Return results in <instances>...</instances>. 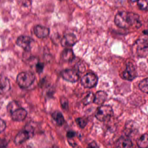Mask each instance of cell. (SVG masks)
<instances>
[{
	"instance_id": "52a82bcc",
	"label": "cell",
	"mask_w": 148,
	"mask_h": 148,
	"mask_svg": "<svg viewBox=\"0 0 148 148\" xmlns=\"http://www.w3.org/2000/svg\"><path fill=\"white\" fill-rule=\"evenodd\" d=\"M61 75L64 80L71 83H76L79 78V72L76 69H65L61 72Z\"/></svg>"
},
{
	"instance_id": "4dcf8cb0",
	"label": "cell",
	"mask_w": 148,
	"mask_h": 148,
	"mask_svg": "<svg viewBox=\"0 0 148 148\" xmlns=\"http://www.w3.org/2000/svg\"><path fill=\"white\" fill-rule=\"evenodd\" d=\"M138 1V0H131V1L132 2H136V1Z\"/></svg>"
},
{
	"instance_id": "cb8c5ba5",
	"label": "cell",
	"mask_w": 148,
	"mask_h": 148,
	"mask_svg": "<svg viewBox=\"0 0 148 148\" xmlns=\"http://www.w3.org/2000/svg\"><path fill=\"white\" fill-rule=\"evenodd\" d=\"M19 107L18 104L14 101V102H12L9 104V105L8 106V110L11 113H12L14 110H16V109L19 108Z\"/></svg>"
},
{
	"instance_id": "5b68a950",
	"label": "cell",
	"mask_w": 148,
	"mask_h": 148,
	"mask_svg": "<svg viewBox=\"0 0 148 148\" xmlns=\"http://www.w3.org/2000/svg\"><path fill=\"white\" fill-rule=\"evenodd\" d=\"M98 81L97 76L92 73H88L83 76L81 84L86 88H92L97 86Z\"/></svg>"
},
{
	"instance_id": "4316f807",
	"label": "cell",
	"mask_w": 148,
	"mask_h": 148,
	"mask_svg": "<svg viewBox=\"0 0 148 148\" xmlns=\"http://www.w3.org/2000/svg\"><path fill=\"white\" fill-rule=\"evenodd\" d=\"M6 128V124L3 119H0V133L3 132Z\"/></svg>"
},
{
	"instance_id": "ffe728a7",
	"label": "cell",
	"mask_w": 148,
	"mask_h": 148,
	"mask_svg": "<svg viewBox=\"0 0 148 148\" xmlns=\"http://www.w3.org/2000/svg\"><path fill=\"white\" fill-rule=\"evenodd\" d=\"M94 95L92 92H90L83 99V103L84 105L86 106L93 103Z\"/></svg>"
},
{
	"instance_id": "8992f818",
	"label": "cell",
	"mask_w": 148,
	"mask_h": 148,
	"mask_svg": "<svg viewBox=\"0 0 148 148\" xmlns=\"http://www.w3.org/2000/svg\"><path fill=\"white\" fill-rule=\"evenodd\" d=\"M136 53L140 58H145L148 55V40L147 39H141L136 42Z\"/></svg>"
},
{
	"instance_id": "6da1fadb",
	"label": "cell",
	"mask_w": 148,
	"mask_h": 148,
	"mask_svg": "<svg viewBox=\"0 0 148 148\" xmlns=\"http://www.w3.org/2000/svg\"><path fill=\"white\" fill-rule=\"evenodd\" d=\"M114 22L118 27L124 29H128L131 27L139 28L141 25L137 14L124 11L119 12L116 14Z\"/></svg>"
},
{
	"instance_id": "5bb4252c",
	"label": "cell",
	"mask_w": 148,
	"mask_h": 148,
	"mask_svg": "<svg viewBox=\"0 0 148 148\" xmlns=\"http://www.w3.org/2000/svg\"><path fill=\"white\" fill-rule=\"evenodd\" d=\"M108 97L107 93L103 91H99L94 95L93 103L97 105H102L105 102Z\"/></svg>"
},
{
	"instance_id": "d4e9b609",
	"label": "cell",
	"mask_w": 148,
	"mask_h": 148,
	"mask_svg": "<svg viewBox=\"0 0 148 148\" xmlns=\"http://www.w3.org/2000/svg\"><path fill=\"white\" fill-rule=\"evenodd\" d=\"M18 3L22 6L28 7L32 4V0H18Z\"/></svg>"
},
{
	"instance_id": "9c48e42d",
	"label": "cell",
	"mask_w": 148,
	"mask_h": 148,
	"mask_svg": "<svg viewBox=\"0 0 148 148\" xmlns=\"http://www.w3.org/2000/svg\"><path fill=\"white\" fill-rule=\"evenodd\" d=\"M34 41L33 39L29 36H21L17 39L16 44L18 46L28 52L31 51Z\"/></svg>"
},
{
	"instance_id": "484cf974",
	"label": "cell",
	"mask_w": 148,
	"mask_h": 148,
	"mask_svg": "<svg viewBox=\"0 0 148 148\" xmlns=\"http://www.w3.org/2000/svg\"><path fill=\"white\" fill-rule=\"evenodd\" d=\"M45 65L43 63L38 62L36 65V71L38 73H40L43 72Z\"/></svg>"
},
{
	"instance_id": "2e32d148",
	"label": "cell",
	"mask_w": 148,
	"mask_h": 148,
	"mask_svg": "<svg viewBox=\"0 0 148 148\" xmlns=\"http://www.w3.org/2000/svg\"><path fill=\"white\" fill-rule=\"evenodd\" d=\"M53 119L59 126H62L65 123V119L62 113L59 111H55L52 114Z\"/></svg>"
},
{
	"instance_id": "4fadbf2b",
	"label": "cell",
	"mask_w": 148,
	"mask_h": 148,
	"mask_svg": "<svg viewBox=\"0 0 148 148\" xmlns=\"http://www.w3.org/2000/svg\"><path fill=\"white\" fill-rule=\"evenodd\" d=\"M132 146L131 140L127 136H122L119 138L116 143V146L119 148H131Z\"/></svg>"
},
{
	"instance_id": "277c9868",
	"label": "cell",
	"mask_w": 148,
	"mask_h": 148,
	"mask_svg": "<svg viewBox=\"0 0 148 148\" xmlns=\"http://www.w3.org/2000/svg\"><path fill=\"white\" fill-rule=\"evenodd\" d=\"M33 129L32 126L27 125L24 130L21 131L14 138V143L16 145H20L25 142L34 135Z\"/></svg>"
},
{
	"instance_id": "9a60e30c",
	"label": "cell",
	"mask_w": 148,
	"mask_h": 148,
	"mask_svg": "<svg viewBox=\"0 0 148 148\" xmlns=\"http://www.w3.org/2000/svg\"><path fill=\"white\" fill-rule=\"evenodd\" d=\"M61 58L66 62H72L75 59V56L71 49L66 48L62 52Z\"/></svg>"
},
{
	"instance_id": "ba28073f",
	"label": "cell",
	"mask_w": 148,
	"mask_h": 148,
	"mask_svg": "<svg viewBox=\"0 0 148 148\" xmlns=\"http://www.w3.org/2000/svg\"><path fill=\"white\" fill-rule=\"evenodd\" d=\"M136 70L133 64L128 63L126 64V68L123 73V78L125 80L132 81L137 77Z\"/></svg>"
},
{
	"instance_id": "7402d4cb",
	"label": "cell",
	"mask_w": 148,
	"mask_h": 148,
	"mask_svg": "<svg viewBox=\"0 0 148 148\" xmlns=\"http://www.w3.org/2000/svg\"><path fill=\"white\" fill-rule=\"evenodd\" d=\"M138 5L141 10L147 11L148 9V0H138Z\"/></svg>"
},
{
	"instance_id": "3957f363",
	"label": "cell",
	"mask_w": 148,
	"mask_h": 148,
	"mask_svg": "<svg viewBox=\"0 0 148 148\" xmlns=\"http://www.w3.org/2000/svg\"><path fill=\"white\" fill-rule=\"evenodd\" d=\"M113 115V111L111 106L103 105L98 108L95 117L100 122H105L110 120Z\"/></svg>"
},
{
	"instance_id": "8fae6325",
	"label": "cell",
	"mask_w": 148,
	"mask_h": 148,
	"mask_svg": "<svg viewBox=\"0 0 148 148\" xmlns=\"http://www.w3.org/2000/svg\"><path fill=\"white\" fill-rule=\"evenodd\" d=\"M27 111L23 108H17L11 113L13 120L17 122L23 121L27 116Z\"/></svg>"
},
{
	"instance_id": "e0dca14e",
	"label": "cell",
	"mask_w": 148,
	"mask_h": 148,
	"mask_svg": "<svg viewBox=\"0 0 148 148\" xmlns=\"http://www.w3.org/2000/svg\"><path fill=\"white\" fill-rule=\"evenodd\" d=\"M138 146L140 148H148V135L147 133L142 135L136 141Z\"/></svg>"
},
{
	"instance_id": "d6986e66",
	"label": "cell",
	"mask_w": 148,
	"mask_h": 148,
	"mask_svg": "<svg viewBox=\"0 0 148 148\" xmlns=\"http://www.w3.org/2000/svg\"><path fill=\"white\" fill-rule=\"evenodd\" d=\"M76 123L79 127L81 129H84L86 126L88 124L89 120L86 117H79L75 119Z\"/></svg>"
},
{
	"instance_id": "1f68e13d",
	"label": "cell",
	"mask_w": 148,
	"mask_h": 148,
	"mask_svg": "<svg viewBox=\"0 0 148 148\" xmlns=\"http://www.w3.org/2000/svg\"><path fill=\"white\" fill-rule=\"evenodd\" d=\"M60 1H61V0H60Z\"/></svg>"
},
{
	"instance_id": "f546056e",
	"label": "cell",
	"mask_w": 148,
	"mask_h": 148,
	"mask_svg": "<svg viewBox=\"0 0 148 148\" xmlns=\"http://www.w3.org/2000/svg\"><path fill=\"white\" fill-rule=\"evenodd\" d=\"M88 147H91V148H92V147H95V148H96V147H99V146H98V145H97V143H96V142H91L88 145Z\"/></svg>"
},
{
	"instance_id": "603a6c76",
	"label": "cell",
	"mask_w": 148,
	"mask_h": 148,
	"mask_svg": "<svg viewBox=\"0 0 148 148\" xmlns=\"http://www.w3.org/2000/svg\"><path fill=\"white\" fill-rule=\"evenodd\" d=\"M60 104L61 107L65 110H67L69 109V103L68 100L65 97H63L60 99Z\"/></svg>"
},
{
	"instance_id": "7a4b0ae2",
	"label": "cell",
	"mask_w": 148,
	"mask_h": 148,
	"mask_svg": "<svg viewBox=\"0 0 148 148\" xmlns=\"http://www.w3.org/2000/svg\"><path fill=\"white\" fill-rule=\"evenodd\" d=\"M34 74L30 71L22 72L17 77V84L21 88L26 89L30 87L35 80Z\"/></svg>"
},
{
	"instance_id": "ac0fdd59",
	"label": "cell",
	"mask_w": 148,
	"mask_h": 148,
	"mask_svg": "<svg viewBox=\"0 0 148 148\" xmlns=\"http://www.w3.org/2000/svg\"><path fill=\"white\" fill-rule=\"evenodd\" d=\"M10 89V85L7 79H3L0 81V94L8 91Z\"/></svg>"
},
{
	"instance_id": "7c38bea8",
	"label": "cell",
	"mask_w": 148,
	"mask_h": 148,
	"mask_svg": "<svg viewBox=\"0 0 148 148\" xmlns=\"http://www.w3.org/2000/svg\"><path fill=\"white\" fill-rule=\"evenodd\" d=\"M34 34L39 38H46L50 34V29L46 27L41 25H37L34 27Z\"/></svg>"
},
{
	"instance_id": "44dd1931",
	"label": "cell",
	"mask_w": 148,
	"mask_h": 148,
	"mask_svg": "<svg viewBox=\"0 0 148 148\" xmlns=\"http://www.w3.org/2000/svg\"><path fill=\"white\" fill-rule=\"evenodd\" d=\"M138 87L143 92L146 93V94L148 93V78H146L140 81L139 84H138Z\"/></svg>"
},
{
	"instance_id": "83f0119b",
	"label": "cell",
	"mask_w": 148,
	"mask_h": 148,
	"mask_svg": "<svg viewBox=\"0 0 148 148\" xmlns=\"http://www.w3.org/2000/svg\"><path fill=\"white\" fill-rule=\"evenodd\" d=\"M76 133L75 132L72 130H69L66 133V137L68 138H72L76 136Z\"/></svg>"
},
{
	"instance_id": "f1b7e54d",
	"label": "cell",
	"mask_w": 148,
	"mask_h": 148,
	"mask_svg": "<svg viewBox=\"0 0 148 148\" xmlns=\"http://www.w3.org/2000/svg\"><path fill=\"white\" fill-rule=\"evenodd\" d=\"M7 144V142L5 139H0V147H6Z\"/></svg>"
},
{
	"instance_id": "30bf717a",
	"label": "cell",
	"mask_w": 148,
	"mask_h": 148,
	"mask_svg": "<svg viewBox=\"0 0 148 148\" xmlns=\"http://www.w3.org/2000/svg\"><path fill=\"white\" fill-rule=\"evenodd\" d=\"M77 42V39L75 34L68 33L65 34L61 40V44L62 46L68 47L73 46Z\"/></svg>"
}]
</instances>
